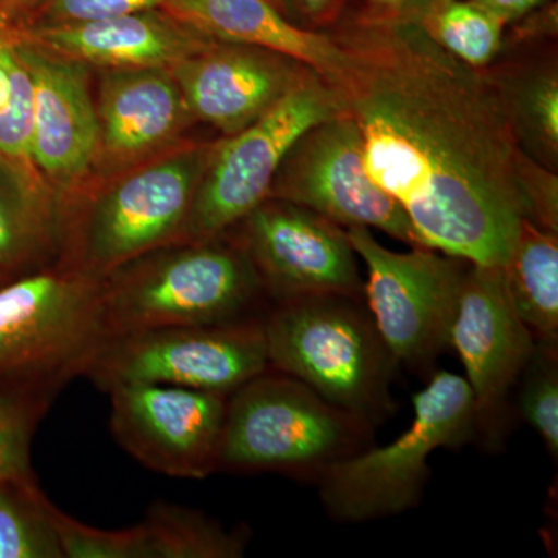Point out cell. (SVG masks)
Segmentation results:
<instances>
[{
    "label": "cell",
    "instance_id": "obj_21",
    "mask_svg": "<svg viewBox=\"0 0 558 558\" xmlns=\"http://www.w3.org/2000/svg\"><path fill=\"white\" fill-rule=\"evenodd\" d=\"M484 70L520 148L543 167L557 171V62H531Z\"/></svg>",
    "mask_w": 558,
    "mask_h": 558
},
{
    "label": "cell",
    "instance_id": "obj_17",
    "mask_svg": "<svg viewBox=\"0 0 558 558\" xmlns=\"http://www.w3.org/2000/svg\"><path fill=\"white\" fill-rule=\"evenodd\" d=\"M65 558H240L247 535L170 502H154L135 526L102 531L50 506Z\"/></svg>",
    "mask_w": 558,
    "mask_h": 558
},
{
    "label": "cell",
    "instance_id": "obj_33",
    "mask_svg": "<svg viewBox=\"0 0 558 558\" xmlns=\"http://www.w3.org/2000/svg\"><path fill=\"white\" fill-rule=\"evenodd\" d=\"M432 0H360L359 10L376 16L418 21Z\"/></svg>",
    "mask_w": 558,
    "mask_h": 558
},
{
    "label": "cell",
    "instance_id": "obj_11",
    "mask_svg": "<svg viewBox=\"0 0 558 558\" xmlns=\"http://www.w3.org/2000/svg\"><path fill=\"white\" fill-rule=\"evenodd\" d=\"M267 199L318 213L343 229L380 230L409 247H425L398 202L369 178L362 134L347 112L304 132L279 165Z\"/></svg>",
    "mask_w": 558,
    "mask_h": 558
},
{
    "label": "cell",
    "instance_id": "obj_19",
    "mask_svg": "<svg viewBox=\"0 0 558 558\" xmlns=\"http://www.w3.org/2000/svg\"><path fill=\"white\" fill-rule=\"evenodd\" d=\"M161 10L207 38L288 54L330 86L347 65L332 33L296 24L267 0H167Z\"/></svg>",
    "mask_w": 558,
    "mask_h": 558
},
{
    "label": "cell",
    "instance_id": "obj_30",
    "mask_svg": "<svg viewBox=\"0 0 558 558\" xmlns=\"http://www.w3.org/2000/svg\"><path fill=\"white\" fill-rule=\"evenodd\" d=\"M519 189L526 219L535 226L558 231V178L521 150Z\"/></svg>",
    "mask_w": 558,
    "mask_h": 558
},
{
    "label": "cell",
    "instance_id": "obj_14",
    "mask_svg": "<svg viewBox=\"0 0 558 558\" xmlns=\"http://www.w3.org/2000/svg\"><path fill=\"white\" fill-rule=\"evenodd\" d=\"M535 340L506 289L501 267L470 264L450 330L473 403L476 432L498 442L508 418L510 392L526 368Z\"/></svg>",
    "mask_w": 558,
    "mask_h": 558
},
{
    "label": "cell",
    "instance_id": "obj_4",
    "mask_svg": "<svg viewBox=\"0 0 558 558\" xmlns=\"http://www.w3.org/2000/svg\"><path fill=\"white\" fill-rule=\"evenodd\" d=\"M218 240L156 250L117 267L102 282L110 336L263 317V284L236 244Z\"/></svg>",
    "mask_w": 558,
    "mask_h": 558
},
{
    "label": "cell",
    "instance_id": "obj_31",
    "mask_svg": "<svg viewBox=\"0 0 558 558\" xmlns=\"http://www.w3.org/2000/svg\"><path fill=\"white\" fill-rule=\"evenodd\" d=\"M349 0H289L293 16L303 27L328 31L347 11Z\"/></svg>",
    "mask_w": 558,
    "mask_h": 558
},
{
    "label": "cell",
    "instance_id": "obj_15",
    "mask_svg": "<svg viewBox=\"0 0 558 558\" xmlns=\"http://www.w3.org/2000/svg\"><path fill=\"white\" fill-rule=\"evenodd\" d=\"M170 70L190 116L227 137L255 123L317 73L288 54L216 39Z\"/></svg>",
    "mask_w": 558,
    "mask_h": 558
},
{
    "label": "cell",
    "instance_id": "obj_7",
    "mask_svg": "<svg viewBox=\"0 0 558 558\" xmlns=\"http://www.w3.org/2000/svg\"><path fill=\"white\" fill-rule=\"evenodd\" d=\"M347 112L340 95L314 73L248 128L213 149L180 240L222 238L269 197L289 149L315 124Z\"/></svg>",
    "mask_w": 558,
    "mask_h": 558
},
{
    "label": "cell",
    "instance_id": "obj_29",
    "mask_svg": "<svg viewBox=\"0 0 558 558\" xmlns=\"http://www.w3.org/2000/svg\"><path fill=\"white\" fill-rule=\"evenodd\" d=\"M40 25L108 20L135 11L161 9L167 0H31Z\"/></svg>",
    "mask_w": 558,
    "mask_h": 558
},
{
    "label": "cell",
    "instance_id": "obj_20",
    "mask_svg": "<svg viewBox=\"0 0 558 558\" xmlns=\"http://www.w3.org/2000/svg\"><path fill=\"white\" fill-rule=\"evenodd\" d=\"M97 113L100 145L126 159L171 138L190 110L171 70L145 68L106 76Z\"/></svg>",
    "mask_w": 558,
    "mask_h": 558
},
{
    "label": "cell",
    "instance_id": "obj_28",
    "mask_svg": "<svg viewBox=\"0 0 558 558\" xmlns=\"http://www.w3.org/2000/svg\"><path fill=\"white\" fill-rule=\"evenodd\" d=\"M46 411L35 403L0 395V480L35 478L32 438Z\"/></svg>",
    "mask_w": 558,
    "mask_h": 558
},
{
    "label": "cell",
    "instance_id": "obj_2",
    "mask_svg": "<svg viewBox=\"0 0 558 558\" xmlns=\"http://www.w3.org/2000/svg\"><path fill=\"white\" fill-rule=\"evenodd\" d=\"M112 339L101 278L73 267L0 286V395L49 410Z\"/></svg>",
    "mask_w": 558,
    "mask_h": 558
},
{
    "label": "cell",
    "instance_id": "obj_10",
    "mask_svg": "<svg viewBox=\"0 0 558 558\" xmlns=\"http://www.w3.org/2000/svg\"><path fill=\"white\" fill-rule=\"evenodd\" d=\"M213 149L183 150L105 191L81 220L68 266L102 278L178 240Z\"/></svg>",
    "mask_w": 558,
    "mask_h": 558
},
{
    "label": "cell",
    "instance_id": "obj_26",
    "mask_svg": "<svg viewBox=\"0 0 558 558\" xmlns=\"http://www.w3.org/2000/svg\"><path fill=\"white\" fill-rule=\"evenodd\" d=\"M33 83L16 39L0 31V153L32 163Z\"/></svg>",
    "mask_w": 558,
    "mask_h": 558
},
{
    "label": "cell",
    "instance_id": "obj_13",
    "mask_svg": "<svg viewBox=\"0 0 558 558\" xmlns=\"http://www.w3.org/2000/svg\"><path fill=\"white\" fill-rule=\"evenodd\" d=\"M110 432L143 468L182 480L218 472L229 396L171 385L110 389Z\"/></svg>",
    "mask_w": 558,
    "mask_h": 558
},
{
    "label": "cell",
    "instance_id": "obj_1",
    "mask_svg": "<svg viewBox=\"0 0 558 558\" xmlns=\"http://www.w3.org/2000/svg\"><path fill=\"white\" fill-rule=\"evenodd\" d=\"M329 32L347 51L332 87L357 123L369 178L425 247L505 266L526 219L523 149L486 70L444 50L417 21L355 10Z\"/></svg>",
    "mask_w": 558,
    "mask_h": 558
},
{
    "label": "cell",
    "instance_id": "obj_9",
    "mask_svg": "<svg viewBox=\"0 0 558 558\" xmlns=\"http://www.w3.org/2000/svg\"><path fill=\"white\" fill-rule=\"evenodd\" d=\"M263 317L112 337L84 377L105 392L157 384L230 396L270 369Z\"/></svg>",
    "mask_w": 558,
    "mask_h": 558
},
{
    "label": "cell",
    "instance_id": "obj_16",
    "mask_svg": "<svg viewBox=\"0 0 558 558\" xmlns=\"http://www.w3.org/2000/svg\"><path fill=\"white\" fill-rule=\"evenodd\" d=\"M33 83L31 161L61 185L89 168L100 146V123L83 62L16 40Z\"/></svg>",
    "mask_w": 558,
    "mask_h": 558
},
{
    "label": "cell",
    "instance_id": "obj_32",
    "mask_svg": "<svg viewBox=\"0 0 558 558\" xmlns=\"http://www.w3.org/2000/svg\"><path fill=\"white\" fill-rule=\"evenodd\" d=\"M510 38L517 36L519 43H526L527 39H556L558 32L557 3L539 5L538 9L529 11L523 17L509 24Z\"/></svg>",
    "mask_w": 558,
    "mask_h": 558
},
{
    "label": "cell",
    "instance_id": "obj_3",
    "mask_svg": "<svg viewBox=\"0 0 558 558\" xmlns=\"http://www.w3.org/2000/svg\"><path fill=\"white\" fill-rule=\"evenodd\" d=\"M363 304L340 295L278 301L263 325L270 369L374 428L391 413L399 365Z\"/></svg>",
    "mask_w": 558,
    "mask_h": 558
},
{
    "label": "cell",
    "instance_id": "obj_35",
    "mask_svg": "<svg viewBox=\"0 0 558 558\" xmlns=\"http://www.w3.org/2000/svg\"><path fill=\"white\" fill-rule=\"evenodd\" d=\"M267 2L271 3L275 9L281 11V13L284 14V16H288L289 20L296 22L295 16H293L292 7H290L289 0H267ZM296 24H299V22H296Z\"/></svg>",
    "mask_w": 558,
    "mask_h": 558
},
{
    "label": "cell",
    "instance_id": "obj_5",
    "mask_svg": "<svg viewBox=\"0 0 558 558\" xmlns=\"http://www.w3.org/2000/svg\"><path fill=\"white\" fill-rule=\"evenodd\" d=\"M373 427L303 381L267 369L227 399L218 472H275L317 480L368 449Z\"/></svg>",
    "mask_w": 558,
    "mask_h": 558
},
{
    "label": "cell",
    "instance_id": "obj_25",
    "mask_svg": "<svg viewBox=\"0 0 558 558\" xmlns=\"http://www.w3.org/2000/svg\"><path fill=\"white\" fill-rule=\"evenodd\" d=\"M417 22L444 50L475 69L495 61L508 28L472 0H432Z\"/></svg>",
    "mask_w": 558,
    "mask_h": 558
},
{
    "label": "cell",
    "instance_id": "obj_24",
    "mask_svg": "<svg viewBox=\"0 0 558 558\" xmlns=\"http://www.w3.org/2000/svg\"><path fill=\"white\" fill-rule=\"evenodd\" d=\"M36 478L0 480V558H65Z\"/></svg>",
    "mask_w": 558,
    "mask_h": 558
},
{
    "label": "cell",
    "instance_id": "obj_18",
    "mask_svg": "<svg viewBox=\"0 0 558 558\" xmlns=\"http://www.w3.org/2000/svg\"><path fill=\"white\" fill-rule=\"evenodd\" d=\"M21 39L70 60L116 69H171L213 40L161 9L75 24L38 25L24 32Z\"/></svg>",
    "mask_w": 558,
    "mask_h": 558
},
{
    "label": "cell",
    "instance_id": "obj_8",
    "mask_svg": "<svg viewBox=\"0 0 558 558\" xmlns=\"http://www.w3.org/2000/svg\"><path fill=\"white\" fill-rule=\"evenodd\" d=\"M349 241L366 267L365 301L398 365L428 373L450 348L459 292L470 264L429 247L395 252L366 227H349Z\"/></svg>",
    "mask_w": 558,
    "mask_h": 558
},
{
    "label": "cell",
    "instance_id": "obj_22",
    "mask_svg": "<svg viewBox=\"0 0 558 558\" xmlns=\"http://www.w3.org/2000/svg\"><path fill=\"white\" fill-rule=\"evenodd\" d=\"M24 165L0 153V269L7 275L43 260L60 242V215Z\"/></svg>",
    "mask_w": 558,
    "mask_h": 558
},
{
    "label": "cell",
    "instance_id": "obj_6",
    "mask_svg": "<svg viewBox=\"0 0 558 558\" xmlns=\"http://www.w3.org/2000/svg\"><path fill=\"white\" fill-rule=\"evenodd\" d=\"M410 427L387 446L368 447L329 465L317 483L326 512L340 523H365L413 509L428 483L433 451L468 442L476 433L468 380L436 371L413 398Z\"/></svg>",
    "mask_w": 558,
    "mask_h": 558
},
{
    "label": "cell",
    "instance_id": "obj_36",
    "mask_svg": "<svg viewBox=\"0 0 558 558\" xmlns=\"http://www.w3.org/2000/svg\"><path fill=\"white\" fill-rule=\"evenodd\" d=\"M7 279H9V275H7L5 271L0 269V286H2L3 282H7Z\"/></svg>",
    "mask_w": 558,
    "mask_h": 558
},
{
    "label": "cell",
    "instance_id": "obj_12",
    "mask_svg": "<svg viewBox=\"0 0 558 558\" xmlns=\"http://www.w3.org/2000/svg\"><path fill=\"white\" fill-rule=\"evenodd\" d=\"M233 229L234 244L274 303L315 295L365 301L359 256L339 223L290 202L266 199Z\"/></svg>",
    "mask_w": 558,
    "mask_h": 558
},
{
    "label": "cell",
    "instance_id": "obj_23",
    "mask_svg": "<svg viewBox=\"0 0 558 558\" xmlns=\"http://www.w3.org/2000/svg\"><path fill=\"white\" fill-rule=\"evenodd\" d=\"M501 269L509 299L534 340L558 344V231L524 219Z\"/></svg>",
    "mask_w": 558,
    "mask_h": 558
},
{
    "label": "cell",
    "instance_id": "obj_27",
    "mask_svg": "<svg viewBox=\"0 0 558 558\" xmlns=\"http://www.w3.org/2000/svg\"><path fill=\"white\" fill-rule=\"evenodd\" d=\"M521 417L535 429L550 457L558 454V344L538 343L519 381Z\"/></svg>",
    "mask_w": 558,
    "mask_h": 558
},
{
    "label": "cell",
    "instance_id": "obj_34",
    "mask_svg": "<svg viewBox=\"0 0 558 558\" xmlns=\"http://www.w3.org/2000/svg\"><path fill=\"white\" fill-rule=\"evenodd\" d=\"M472 2L497 16L508 27L529 11L538 9L539 5L546 3V0H472Z\"/></svg>",
    "mask_w": 558,
    "mask_h": 558
}]
</instances>
